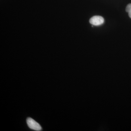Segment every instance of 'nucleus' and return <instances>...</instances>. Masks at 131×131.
I'll return each mask as SVG.
<instances>
[{"label":"nucleus","mask_w":131,"mask_h":131,"mask_svg":"<svg viewBox=\"0 0 131 131\" xmlns=\"http://www.w3.org/2000/svg\"><path fill=\"white\" fill-rule=\"evenodd\" d=\"M129 17L131 18V10L130 11V12H129Z\"/></svg>","instance_id":"nucleus-4"},{"label":"nucleus","mask_w":131,"mask_h":131,"mask_svg":"<svg viewBox=\"0 0 131 131\" xmlns=\"http://www.w3.org/2000/svg\"><path fill=\"white\" fill-rule=\"evenodd\" d=\"M131 10V3L128 4L126 8V11L127 13H129Z\"/></svg>","instance_id":"nucleus-3"},{"label":"nucleus","mask_w":131,"mask_h":131,"mask_svg":"<svg viewBox=\"0 0 131 131\" xmlns=\"http://www.w3.org/2000/svg\"><path fill=\"white\" fill-rule=\"evenodd\" d=\"M27 123L29 128L35 131H41L42 130V127L40 124L31 118H27Z\"/></svg>","instance_id":"nucleus-1"},{"label":"nucleus","mask_w":131,"mask_h":131,"mask_svg":"<svg viewBox=\"0 0 131 131\" xmlns=\"http://www.w3.org/2000/svg\"><path fill=\"white\" fill-rule=\"evenodd\" d=\"M90 24L94 26H100L102 25L104 22V18L100 16H93L89 20Z\"/></svg>","instance_id":"nucleus-2"}]
</instances>
